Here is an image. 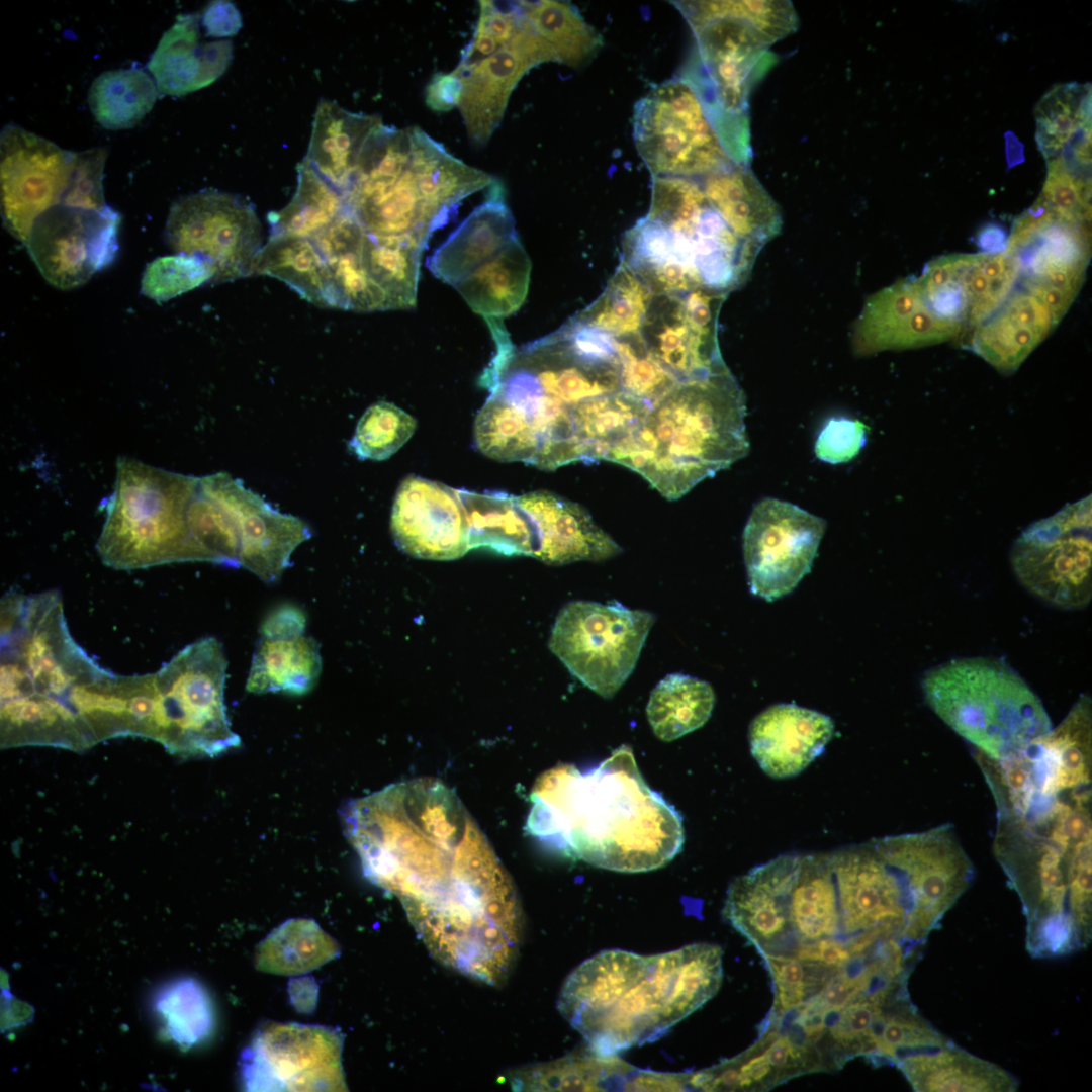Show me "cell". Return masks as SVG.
I'll return each mask as SVG.
<instances>
[{"label": "cell", "mask_w": 1092, "mask_h": 1092, "mask_svg": "<svg viewBox=\"0 0 1092 1092\" xmlns=\"http://www.w3.org/2000/svg\"><path fill=\"white\" fill-rule=\"evenodd\" d=\"M341 820L364 875L399 899L435 959L476 976L514 956L517 891L452 789L431 778L395 783L348 802Z\"/></svg>", "instance_id": "1"}, {"label": "cell", "mask_w": 1092, "mask_h": 1092, "mask_svg": "<svg viewBox=\"0 0 1092 1092\" xmlns=\"http://www.w3.org/2000/svg\"><path fill=\"white\" fill-rule=\"evenodd\" d=\"M530 797L527 833L595 867L655 870L685 841L680 814L644 782L627 745L585 772L572 764L546 770Z\"/></svg>", "instance_id": "2"}, {"label": "cell", "mask_w": 1092, "mask_h": 1092, "mask_svg": "<svg viewBox=\"0 0 1092 1092\" xmlns=\"http://www.w3.org/2000/svg\"><path fill=\"white\" fill-rule=\"evenodd\" d=\"M722 948L693 943L642 956L603 950L567 977L558 1010L602 1056L651 1042L702 1007L723 978Z\"/></svg>", "instance_id": "3"}, {"label": "cell", "mask_w": 1092, "mask_h": 1092, "mask_svg": "<svg viewBox=\"0 0 1092 1092\" xmlns=\"http://www.w3.org/2000/svg\"><path fill=\"white\" fill-rule=\"evenodd\" d=\"M0 607L1 746L87 749L75 703L110 671L71 636L59 592L9 590Z\"/></svg>", "instance_id": "4"}, {"label": "cell", "mask_w": 1092, "mask_h": 1092, "mask_svg": "<svg viewBox=\"0 0 1092 1092\" xmlns=\"http://www.w3.org/2000/svg\"><path fill=\"white\" fill-rule=\"evenodd\" d=\"M745 396L730 370L679 383L613 446L605 460L675 500L745 457Z\"/></svg>", "instance_id": "5"}, {"label": "cell", "mask_w": 1092, "mask_h": 1092, "mask_svg": "<svg viewBox=\"0 0 1092 1092\" xmlns=\"http://www.w3.org/2000/svg\"><path fill=\"white\" fill-rule=\"evenodd\" d=\"M695 47L678 75L699 91L727 149L750 150L748 97L760 61L778 40L796 31L790 1H676Z\"/></svg>", "instance_id": "6"}, {"label": "cell", "mask_w": 1092, "mask_h": 1092, "mask_svg": "<svg viewBox=\"0 0 1092 1092\" xmlns=\"http://www.w3.org/2000/svg\"><path fill=\"white\" fill-rule=\"evenodd\" d=\"M993 849L1021 901L1028 952L1044 959L1085 948L1092 936V837L1064 845L998 821Z\"/></svg>", "instance_id": "7"}, {"label": "cell", "mask_w": 1092, "mask_h": 1092, "mask_svg": "<svg viewBox=\"0 0 1092 1092\" xmlns=\"http://www.w3.org/2000/svg\"><path fill=\"white\" fill-rule=\"evenodd\" d=\"M921 687L930 709L993 759L1018 753L1053 728L1038 696L998 658L951 659L927 670Z\"/></svg>", "instance_id": "8"}, {"label": "cell", "mask_w": 1092, "mask_h": 1092, "mask_svg": "<svg viewBox=\"0 0 1092 1092\" xmlns=\"http://www.w3.org/2000/svg\"><path fill=\"white\" fill-rule=\"evenodd\" d=\"M198 481L199 477L193 475L119 457L96 543L103 564L132 570L203 561L188 523V509Z\"/></svg>", "instance_id": "9"}, {"label": "cell", "mask_w": 1092, "mask_h": 1092, "mask_svg": "<svg viewBox=\"0 0 1092 1092\" xmlns=\"http://www.w3.org/2000/svg\"><path fill=\"white\" fill-rule=\"evenodd\" d=\"M226 667L221 643L206 637L154 673L155 741L182 757H215L241 745L224 704Z\"/></svg>", "instance_id": "10"}, {"label": "cell", "mask_w": 1092, "mask_h": 1092, "mask_svg": "<svg viewBox=\"0 0 1092 1092\" xmlns=\"http://www.w3.org/2000/svg\"><path fill=\"white\" fill-rule=\"evenodd\" d=\"M633 140L652 177L700 178L735 163L695 86L677 75L634 106Z\"/></svg>", "instance_id": "11"}, {"label": "cell", "mask_w": 1092, "mask_h": 1092, "mask_svg": "<svg viewBox=\"0 0 1092 1092\" xmlns=\"http://www.w3.org/2000/svg\"><path fill=\"white\" fill-rule=\"evenodd\" d=\"M654 621V614L615 601H573L559 611L549 648L584 686L610 699L633 672Z\"/></svg>", "instance_id": "12"}, {"label": "cell", "mask_w": 1092, "mask_h": 1092, "mask_svg": "<svg viewBox=\"0 0 1092 1092\" xmlns=\"http://www.w3.org/2000/svg\"><path fill=\"white\" fill-rule=\"evenodd\" d=\"M1091 505L1088 495L1034 522L1010 552L1011 567L1022 586L1064 610L1084 608L1092 597Z\"/></svg>", "instance_id": "13"}, {"label": "cell", "mask_w": 1092, "mask_h": 1092, "mask_svg": "<svg viewBox=\"0 0 1092 1092\" xmlns=\"http://www.w3.org/2000/svg\"><path fill=\"white\" fill-rule=\"evenodd\" d=\"M167 245L194 256L214 273L213 283L254 273L262 250L261 225L254 206L239 195L203 189L173 203L165 228Z\"/></svg>", "instance_id": "14"}, {"label": "cell", "mask_w": 1092, "mask_h": 1092, "mask_svg": "<svg viewBox=\"0 0 1092 1092\" xmlns=\"http://www.w3.org/2000/svg\"><path fill=\"white\" fill-rule=\"evenodd\" d=\"M343 1034L336 1028L265 1023L241 1056L249 1091L345 1090Z\"/></svg>", "instance_id": "15"}, {"label": "cell", "mask_w": 1092, "mask_h": 1092, "mask_svg": "<svg viewBox=\"0 0 1092 1092\" xmlns=\"http://www.w3.org/2000/svg\"><path fill=\"white\" fill-rule=\"evenodd\" d=\"M1005 252L1017 259L1025 290L1060 322L1078 295L1088 266L1085 223L1063 219L1037 201L1014 223Z\"/></svg>", "instance_id": "16"}, {"label": "cell", "mask_w": 1092, "mask_h": 1092, "mask_svg": "<svg viewBox=\"0 0 1092 1092\" xmlns=\"http://www.w3.org/2000/svg\"><path fill=\"white\" fill-rule=\"evenodd\" d=\"M826 523L774 497L755 505L743 532L750 590L766 601L791 593L809 573Z\"/></svg>", "instance_id": "17"}, {"label": "cell", "mask_w": 1092, "mask_h": 1092, "mask_svg": "<svg viewBox=\"0 0 1092 1092\" xmlns=\"http://www.w3.org/2000/svg\"><path fill=\"white\" fill-rule=\"evenodd\" d=\"M77 153L16 124L0 135L1 213L4 226L26 244L34 221L61 204L72 182Z\"/></svg>", "instance_id": "18"}, {"label": "cell", "mask_w": 1092, "mask_h": 1092, "mask_svg": "<svg viewBox=\"0 0 1092 1092\" xmlns=\"http://www.w3.org/2000/svg\"><path fill=\"white\" fill-rule=\"evenodd\" d=\"M726 296L703 289L653 296L640 336L648 353L680 383L728 368L717 340Z\"/></svg>", "instance_id": "19"}, {"label": "cell", "mask_w": 1092, "mask_h": 1092, "mask_svg": "<svg viewBox=\"0 0 1092 1092\" xmlns=\"http://www.w3.org/2000/svg\"><path fill=\"white\" fill-rule=\"evenodd\" d=\"M120 215L58 204L37 217L26 247L46 280L71 289L87 282L115 259Z\"/></svg>", "instance_id": "20"}, {"label": "cell", "mask_w": 1092, "mask_h": 1092, "mask_svg": "<svg viewBox=\"0 0 1092 1092\" xmlns=\"http://www.w3.org/2000/svg\"><path fill=\"white\" fill-rule=\"evenodd\" d=\"M412 150L400 141L376 149L346 195L348 209L375 237L417 234L429 241L436 230L420 195Z\"/></svg>", "instance_id": "21"}, {"label": "cell", "mask_w": 1092, "mask_h": 1092, "mask_svg": "<svg viewBox=\"0 0 1092 1092\" xmlns=\"http://www.w3.org/2000/svg\"><path fill=\"white\" fill-rule=\"evenodd\" d=\"M917 907V932L925 942L974 880V866L950 824L889 836Z\"/></svg>", "instance_id": "22"}, {"label": "cell", "mask_w": 1092, "mask_h": 1092, "mask_svg": "<svg viewBox=\"0 0 1092 1092\" xmlns=\"http://www.w3.org/2000/svg\"><path fill=\"white\" fill-rule=\"evenodd\" d=\"M202 487L229 511L240 543V566L265 582L276 581L293 551L311 536L301 519L284 514L226 472L200 477Z\"/></svg>", "instance_id": "23"}, {"label": "cell", "mask_w": 1092, "mask_h": 1092, "mask_svg": "<svg viewBox=\"0 0 1092 1092\" xmlns=\"http://www.w3.org/2000/svg\"><path fill=\"white\" fill-rule=\"evenodd\" d=\"M390 527L396 545L417 558L453 560L471 550L458 489L421 476L410 475L400 483Z\"/></svg>", "instance_id": "24"}, {"label": "cell", "mask_w": 1092, "mask_h": 1092, "mask_svg": "<svg viewBox=\"0 0 1092 1092\" xmlns=\"http://www.w3.org/2000/svg\"><path fill=\"white\" fill-rule=\"evenodd\" d=\"M546 62H558L557 55L523 14L516 33L500 50L467 71L455 70L462 79L458 109L472 144L483 146L489 141L519 81Z\"/></svg>", "instance_id": "25"}, {"label": "cell", "mask_w": 1092, "mask_h": 1092, "mask_svg": "<svg viewBox=\"0 0 1092 1092\" xmlns=\"http://www.w3.org/2000/svg\"><path fill=\"white\" fill-rule=\"evenodd\" d=\"M963 328L932 311L915 279H903L868 298L853 326L852 347L859 356L920 348L959 337Z\"/></svg>", "instance_id": "26"}, {"label": "cell", "mask_w": 1092, "mask_h": 1092, "mask_svg": "<svg viewBox=\"0 0 1092 1092\" xmlns=\"http://www.w3.org/2000/svg\"><path fill=\"white\" fill-rule=\"evenodd\" d=\"M306 616L291 604L274 608L260 627L246 689L253 694L305 695L322 671L318 643L305 634Z\"/></svg>", "instance_id": "27"}, {"label": "cell", "mask_w": 1092, "mask_h": 1092, "mask_svg": "<svg viewBox=\"0 0 1092 1092\" xmlns=\"http://www.w3.org/2000/svg\"><path fill=\"white\" fill-rule=\"evenodd\" d=\"M834 732L830 717L795 704L774 705L749 726L751 754L775 779L805 769L825 749Z\"/></svg>", "instance_id": "28"}, {"label": "cell", "mask_w": 1092, "mask_h": 1092, "mask_svg": "<svg viewBox=\"0 0 1092 1092\" xmlns=\"http://www.w3.org/2000/svg\"><path fill=\"white\" fill-rule=\"evenodd\" d=\"M516 499L533 523L538 539L536 558L545 563L601 561L622 551L575 503L547 491L525 493Z\"/></svg>", "instance_id": "29"}, {"label": "cell", "mask_w": 1092, "mask_h": 1092, "mask_svg": "<svg viewBox=\"0 0 1092 1092\" xmlns=\"http://www.w3.org/2000/svg\"><path fill=\"white\" fill-rule=\"evenodd\" d=\"M232 58V41L204 40L201 14L188 13L164 32L147 67L160 95L183 96L215 82Z\"/></svg>", "instance_id": "30"}, {"label": "cell", "mask_w": 1092, "mask_h": 1092, "mask_svg": "<svg viewBox=\"0 0 1092 1092\" xmlns=\"http://www.w3.org/2000/svg\"><path fill=\"white\" fill-rule=\"evenodd\" d=\"M516 237L515 219L496 181L487 199L433 252L427 268L439 280L455 286Z\"/></svg>", "instance_id": "31"}, {"label": "cell", "mask_w": 1092, "mask_h": 1092, "mask_svg": "<svg viewBox=\"0 0 1092 1092\" xmlns=\"http://www.w3.org/2000/svg\"><path fill=\"white\" fill-rule=\"evenodd\" d=\"M894 1065L917 1092H1014L1019 1086L1014 1075L949 1038L907 1052Z\"/></svg>", "instance_id": "32"}, {"label": "cell", "mask_w": 1092, "mask_h": 1092, "mask_svg": "<svg viewBox=\"0 0 1092 1092\" xmlns=\"http://www.w3.org/2000/svg\"><path fill=\"white\" fill-rule=\"evenodd\" d=\"M1056 326L1048 307L1028 291H1017L976 327L969 348L998 371L1017 370Z\"/></svg>", "instance_id": "33"}, {"label": "cell", "mask_w": 1092, "mask_h": 1092, "mask_svg": "<svg viewBox=\"0 0 1092 1092\" xmlns=\"http://www.w3.org/2000/svg\"><path fill=\"white\" fill-rule=\"evenodd\" d=\"M377 115L350 112L322 99L316 107L304 159L345 198L355 181L361 155L375 128Z\"/></svg>", "instance_id": "34"}, {"label": "cell", "mask_w": 1092, "mask_h": 1092, "mask_svg": "<svg viewBox=\"0 0 1092 1092\" xmlns=\"http://www.w3.org/2000/svg\"><path fill=\"white\" fill-rule=\"evenodd\" d=\"M698 179L710 204L741 240L761 249L780 232L779 207L749 165L735 164Z\"/></svg>", "instance_id": "35"}, {"label": "cell", "mask_w": 1092, "mask_h": 1092, "mask_svg": "<svg viewBox=\"0 0 1092 1092\" xmlns=\"http://www.w3.org/2000/svg\"><path fill=\"white\" fill-rule=\"evenodd\" d=\"M365 234L354 215L345 211L310 238L327 263L335 308L363 312L389 309L385 293L361 261Z\"/></svg>", "instance_id": "36"}, {"label": "cell", "mask_w": 1092, "mask_h": 1092, "mask_svg": "<svg viewBox=\"0 0 1092 1092\" xmlns=\"http://www.w3.org/2000/svg\"><path fill=\"white\" fill-rule=\"evenodd\" d=\"M411 163L423 203L436 229L467 196L491 187L494 178L464 164L419 127H412Z\"/></svg>", "instance_id": "37"}, {"label": "cell", "mask_w": 1092, "mask_h": 1092, "mask_svg": "<svg viewBox=\"0 0 1092 1092\" xmlns=\"http://www.w3.org/2000/svg\"><path fill=\"white\" fill-rule=\"evenodd\" d=\"M530 274L531 261L518 236L454 287L474 312L503 320L524 303Z\"/></svg>", "instance_id": "38"}, {"label": "cell", "mask_w": 1092, "mask_h": 1092, "mask_svg": "<svg viewBox=\"0 0 1092 1092\" xmlns=\"http://www.w3.org/2000/svg\"><path fill=\"white\" fill-rule=\"evenodd\" d=\"M465 507L470 549L485 547L505 555L536 558L538 540L533 523L515 495L458 489Z\"/></svg>", "instance_id": "39"}, {"label": "cell", "mask_w": 1092, "mask_h": 1092, "mask_svg": "<svg viewBox=\"0 0 1092 1092\" xmlns=\"http://www.w3.org/2000/svg\"><path fill=\"white\" fill-rule=\"evenodd\" d=\"M428 240L417 234L375 237L365 234L360 257L370 278L387 297L389 309L416 306L421 255Z\"/></svg>", "instance_id": "40"}, {"label": "cell", "mask_w": 1092, "mask_h": 1092, "mask_svg": "<svg viewBox=\"0 0 1092 1092\" xmlns=\"http://www.w3.org/2000/svg\"><path fill=\"white\" fill-rule=\"evenodd\" d=\"M254 273L285 282L313 304L333 307L330 272L310 238L270 235L256 260Z\"/></svg>", "instance_id": "41"}, {"label": "cell", "mask_w": 1092, "mask_h": 1092, "mask_svg": "<svg viewBox=\"0 0 1092 1092\" xmlns=\"http://www.w3.org/2000/svg\"><path fill=\"white\" fill-rule=\"evenodd\" d=\"M714 704L715 694L709 682L670 673L651 691L646 714L654 734L663 741H672L701 728L711 717Z\"/></svg>", "instance_id": "42"}, {"label": "cell", "mask_w": 1092, "mask_h": 1092, "mask_svg": "<svg viewBox=\"0 0 1092 1092\" xmlns=\"http://www.w3.org/2000/svg\"><path fill=\"white\" fill-rule=\"evenodd\" d=\"M589 1052L527 1068L514 1078V1087L524 1090H628L637 1069L614 1056Z\"/></svg>", "instance_id": "43"}, {"label": "cell", "mask_w": 1092, "mask_h": 1092, "mask_svg": "<svg viewBox=\"0 0 1092 1092\" xmlns=\"http://www.w3.org/2000/svg\"><path fill=\"white\" fill-rule=\"evenodd\" d=\"M160 93L146 71L138 68L106 71L91 84L88 104L97 122L106 129L136 125L153 108Z\"/></svg>", "instance_id": "44"}, {"label": "cell", "mask_w": 1092, "mask_h": 1092, "mask_svg": "<svg viewBox=\"0 0 1092 1092\" xmlns=\"http://www.w3.org/2000/svg\"><path fill=\"white\" fill-rule=\"evenodd\" d=\"M337 942L311 919H290L257 947L256 966L273 974L299 975L339 954Z\"/></svg>", "instance_id": "45"}, {"label": "cell", "mask_w": 1092, "mask_h": 1092, "mask_svg": "<svg viewBox=\"0 0 1092 1092\" xmlns=\"http://www.w3.org/2000/svg\"><path fill=\"white\" fill-rule=\"evenodd\" d=\"M518 3L537 34L554 49L558 63L581 66L603 46L600 33L569 2L541 0Z\"/></svg>", "instance_id": "46"}, {"label": "cell", "mask_w": 1092, "mask_h": 1092, "mask_svg": "<svg viewBox=\"0 0 1092 1092\" xmlns=\"http://www.w3.org/2000/svg\"><path fill=\"white\" fill-rule=\"evenodd\" d=\"M297 187L283 209L269 215L270 235L311 238L346 209L345 196L303 159L297 166Z\"/></svg>", "instance_id": "47"}, {"label": "cell", "mask_w": 1092, "mask_h": 1092, "mask_svg": "<svg viewBox=\"0 0 1092 1092\" xmlns=\"http://www.w3.org/2000/svg\"><path fill=\"white\" fill-rule=\"evenodd\" d=\"M958 273L967 298L966 321L976 328L1009 297L1019 277V265L1005 251L964 254L958 255Z\"/></svg>", "instance_id": "48"}, {"label": "cell", "mask_w": 1092, "mask_h": 1092, "mask_svg": "<svg viewBox=\"0 0 1092 1092\" xmlns=\"http://www.w3.org/2000/svg\"><path fill=\"white\" fill-rule=\"evenodd\" d=\"M653 296L648 285L621 262L603 293L575 316L616 338L638 334Z\"/></svg>", "instance_id": "49"}, {"label": "cell", "mask_w": 1092, "mask_h": 1092, "mask_svg": "<svg viewBox=\"0 0 1092 1092\" xmlns=\"http://www.w3.org/2000/svg\"><path fill=\"white\" fill-rule=\"evenodd\" d=\"M155 1010L166 1038L180 1048H191L209 1036L214 1018L205 989L192 978L164 986L156 995Z\"/></svg>", "instance_id": "50"}, {"label": "cell", "mask_w": 1092, "mask_h": 1092, "mask_svg": "<svg viewBox=\"0 0 1092 1092\" xmlns=\"http://www.w3.org/2000/svg\"><path fill=\"white\" fill-rule=\"evenodd\" d=\"M1088 107L1090 93L1079 85L1055 87L1040 100L1036 108L1037 143L1046 158L1059 157L1080 132L1090 128Z\"/></svg>", "instance_id": "51"}, {"label": "cell", "mask_w": 1092, "mask_h": 1092, "mask_svg": "<svg viewBox=\"0 0 1092 1092\" xmlns=\"http://www.w3.org/2000/svg\"><path fill=\"white\" fill-rule=\"evenodd\" d=\"M416 427L410 414L391 402L379 401L360 418L349 448L361 460H385L410 440Z\"/></svg>", "instance_id": "52"}, {"label": "cell", "mask_w": 1092, "mask_h": 1092, "mask_svg": "<svg viewBox=\"0 0 1092 1092\" xmlns=\"http://www.w3.org/2000/svg\"><path fill=\"white\" fill-rule=\"evenodd\" d=\"M616 339L625 393L651 408L680 383L648 353L640 333Z\"/></svg>", "instance_id": "53"}, {"label": "cell", "mask_w": 1092, "mask_h": 1092, "mask_svg": "<svg viewBox=\"0 0 1092 1092\" xmlns=\"http://www.w3.org/2000/svg\"><path fill=\"white\" fill-rule=\"evenodd\" d=\"M769 971L774 1003L770 1015H780L816 994L838 969L791 957L762 958Z\"/></svg>", "instance_id": "54"}, {"label": "cell", "mask_w": 1092, "mask_h": 1092, "mask_svg": "<svg viewBox=\"0 0 1092 1092\" xmlns=\"http://www.w3.org/2000/svg\"><path fill=\"white\" fill-rule=\"evenodd\" d=\"M213 276L212 268L197 257L164 256L146 267L141 292L161 303L211 281Z\"/></svg>", "instance_id": "55"}, {"label": "cell", "mask_w": 1092, "mask_h": 1092, "mask_svg": "<svg viewBox=\"0 0 1092 1092\" xmlns=\"http://www.w3.org/2000/svg\"><path fill=\"white\" fill-rule=\"evenodd\" d=\"M1081 172L1061 157L1052 159L1038 199L1059 217L1076 223H1086L1090 214V182Z\"/></svg>", "instance_id": "56"}, {"label": "cell", "mask_w": 1092, "mask_h": 1092, "mask_svg": "<svg viewBox=\"0 0 1092 1092\" xmlns=\"http://www.w3.org/2000/svg\"><path fill=\"white\" fill-rule=\"evenodd\" d=\"M479 18L469 42L470 51L479 58H486L507 44L516 33L522 18L518 2L504 4L495 1H479Z\"/></svg>", "instance_id": "57"}, {"label": "cell", "mask_w": 1092, "mask_h": 1092, "mask_svg": "<svg viewBox=\"0 0 1092 1092\" xmlns=\"http://www.w3.org/2000/svg\"><path fill=\"white\" fill-rule=\"evenodd\" d=\"M106 157L107 150L104 148L77 153L74 176L61 204L93 210L108 207L102 186Z\"/></svg>", "instance_id": "58"}, {"label": "cell", "mask_w": 1092, "mask_h": 1092, "mask_svg": "<svg viewBox=\"0 0 1092 1092\" xmlns=\"http://www.w3.org/2000/svg\"><path fill=\"white\" fill-rule=\"evenodd\" d=\"M867 441V426L858 420L830 419L815 443L816 456L824 462L838 464L853 459Z\"/></svg>", "instance_id": "59"}, {"label": "cell", "mask_w": 1092, "mask_h": 1092, "mask_svg": "<svg viewBox=\"0 0 1092 1092\" xmlns=\"http://www.w3.org/2000/svg\"><path fill=\"white\" fill-rule=\"evenodd\" d=\"M462 93V79L455 70L433 77L426 88V104L436 112H446L458 107Z\"/></svg>", "instance_id": "60"}, {"label": "cell", "mask_w": 1092, "mask_h": 1092, "mask_svg": "<svg viewBox=\"0 0 1092 1092\" xmlns=\"http://www.w3.org/2000/svg\"><path fill=\"white\" fill-rule=\"evenodd\" d=\"M201 26L207 36H233L242 27L241 13L229 1H213L201 15Z\"/></svg>", "instance_id": "61"}, {"label": "cell", "mask_w": 1092, "mask_h": 1092, "mask_svg": "<svg viewBox=\"0 0 1092 1092\" xmlns=\"http://www.w3.org/2000/svg\"><path fill=\"white\" fill-rule=\"evenodd\" d=\"M1006 230L998 223L984 225L976 237V244L987 254H998L1005 251L1008 241Z\"/></svg>", "instance_id": "62"}]
</instances>
